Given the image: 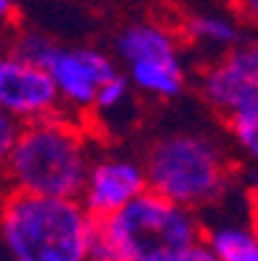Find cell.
Listing matches in <instances>:
<instances>
[{"instance_id":"obj_11","label":"cell","mask_w":258,"mask_h":261,"mask_svg":"<svg viewBox=\"0 0 258 261\" xmlns=\"http://www.w3.org/2000/svg\"><path fill=\"white\" fill-rule=\"evenodd\" d=\"M185 34L187 40L199 48H216V51H227L230 46H236L241 40V29L233 17L224 14H193L185 20Z\"/></svg>"},{"instance_id":"obj_15","label":"cell","mask_w":258,"mask_h":261,"mask_svg":"<svg viewBox=\"0 0 258 261\" xmlns=\"http://www.w3.org/2000/svg\"><path fill=\"white\" fill-rule=\"evenodd\" d=\"M176 261H219V258H216V255L210 253V250H207L201 242H199V244H193V247L187 250V253H182Z\"/></svg>"},{"instance_id":"obj_18","label":"cell","mask_w":258,"mask_h":261,"mask_svg":"<svg viewBox=\"0 0 258 261\" xmlns=\"http://www.w3.org/2000/svg\"><path fill=\"white\" fill-rule=\"evenodd\" d=\"M250 222H252V227L258 230V196L252 199V210H250Z\"/></svg>"},{"instance_id":"obj_16","label":"cell","mask_w":258,"mask_h":261,"mask_svg":"<svg viewBox=\"0 0 258 261\" xmlns=\"http://www.w3.org/2000/svg\"><path fill=\"white\" fill-rule=\"evenodd\" d=\"M239 9L252 29H258V0H239Z\"/></svg>"},{"instance_id":"obj_2","label":"cell","mask_w":258,"mask_h":261,"mask_svg":"<svg viewBox=\"0 0 258 261\" xmlns=\"http://www.w3.org/2000/svg\"><path fill=\"white\" fill-rule=\"evenodd\" d=\"M199 242L196 210L148 188L114 216L94 222L91 261H176Z\"/></svg>"},{"instance_id":"obj_12","label":"cell","mask_w":258,"mask_h":261,"mask_svg":"<svg viewBox=\"0 0 258 261\" xmlns=\"http://www.w3.org/2000/svg\"><path fill=\"white\" fill-rule=\"evenodd\" d=\"M227 122H230L233 145L239 148V153L252 168H258V105L250 108V111H241L236 117H230Z\"/></svg>"},{"instance_id":"obj_7","label":"cell","mask_w":258,"mask_h":261,"mask_svg":"<svg viewBox=\"0 0 258 261\" xmlns=\"http://www.w3.org/2000/svg\"><path fill=\"white\" fill-rule=\"evenodd\" d=\"M45 68L57 85L60 105L80 114L94 111L102 85L119 74L108 54L91 46H57Z\"/></svg>"},{"instance_id":"obj_3","label":"cell","mask_w":258,"mask_h":261,"mask_svg":"<svg viewBox=\"0 0 258 261\" xmlns=\"http://www.w3.org/2000/svg\"><path fill=\"white\" fill-rule=\"evenodd\" d=\"M94 219L80 199L9 190L0 199V244L9 261H88Z\"/></svg>"},{"instance_id":"obj_1","label":"cell","mask_w":258,"mask_h":261,"mask_svg":"<svg viewBox=\"0 0 258 261\" xmlns=\"http://www.w3.org/2000/svg\"><path fill=\"white\" fill-rule=\"evenodd\" d=\"M91 159L88 134L57 111L17 125L0 176L12 190L77 199Z\"/></svg>"},{"instance_id":"obj_5","label":"cell","mask_w":258,"mask_h":261,"mask_svg":"<svg viewBox=\"0 0 258 261\" xmlns=\"http://www.w3.org/2000/svg\"><path fill=\"white\" fill-rule=\"evenodd\" d=\"M116 54L128 68V83L148 97L176 99L187 85V71L176 37L156 23H134L116 34Z\"/></svg>"},{"instance_id":"obj_10","label":"cell","mask_w":258,"mask_h":261,"mask_svg":"<svg viewBox=\"0 0 258 261\" xmlns=\"http://www.w3.org/2000/svg\"><path fill=\"white\" fill-rule=\"evenodd\" d=\"M201 244L219 261H258V230L252 222H219L201 227Z\"/></svg>"},{"instance_id":"obj_4","label":"cell","mask_w":258,"mask_h":261,"mask_svg":"<svg viewBox=\"0 0 258 261\" xmlns=\"http://www.w3.org/2000/svg\"><path fill=\"white\" fill-rule=\"evenodd\" d=\"M148 188L176 204L201 210L221 202L230 188V159L210 134L168 130L150 142L142 159Z\"/></svg>"},{"instance_id":"obj_14","label":"cell","mask_w":258,"mask_h":261,"mask_svg":"<svg viewBox=\"0 0 258 261\" xmlns=\"http://www.w3.org/2000/svg\"><path fill=\"white\" fill-rule=\"evenodd\" d=\"M17 119L14 117H9L3 108H0V156H6V150H9V145H12V139H14V134H17Z\"/></svg>"},{"instance_id":"obj_13","label":"cell","mask_w":258,"mask_h":261,"mask_svg":"<svg viewBox=\"0 0 258 261\" xmlns=\"http://www.w3.org/2000/svg\"><path fill=\"white\" fill-rule=\"evenodd\" d=\"M54 48H57V43H54L48 34H43V32H23L17 37V43H14L12 54L20 57V60H29V63L48 65Z\"/></svg>"},{"instance_id":"obj_19","label":"cell","mask_w":258,"mask_h":261,"mask_svg":"<svg viewBox=\"0 0 258 261\" xmlns=\"http://www.w3.org/2000/svg\"><path fill=\"white\" fill-rule=\"evenodd\" d=\"M0 170H3V156H0Z\"/></svg>"},{"instance_id":"obj_9","label":"cell","mask_w":258,"mask_h":261,"mask_svg":"<svg viewBox=\"0 0 258 261\" xmlns=\"http://www.w3.org/2000/svg\"><path fill=\"white\" fill-rule=\"evenodd\" d=\"M0 108L17 122L63 111L57 85L48 68L20 60L14 54L0 60Z\"/></svg>"},{"instance_id":"obj_8","label":"cell","mask_w":258,"mask_h":261,"mask_svg":"<svg viewBox=\"0 0 258 261\" xmlns=\"http://www.w3.org/2000/svg\"><path fill=\"white\" fill-rule=\"evenodd\" d=\"M148 190L145 168L134 156H94L80 188V204L94 222L114 216L119 207Z\"/></svg>"},{"instance_id":"obj_17","label":"cell","mask_w":258,"mask_h":261,"mask_svg":"<svg viewBox=\"0 0 258 261\" xmlns=\"http://www.w3.org/2000/svg\"><path fill=\"white\" fill-rule=\"evenodd\" d=\"M14 9H17V0H0V26H6L14 17Z\"/></svg>"},{"instance_id":"obj_20","label":"cell","mask_w":258,"mask_h":261,"mask_svg":"<svg viewBox=\"0 0 258 261\" xmlns=\"http://www.w3.org/2000/svg\"><path fill=\"white\" fill-rule=\"evenodd\" d=\"M88 261H91V258H88Z\"/></svg>"},{"instance_id":"obj_6","label":"cell","mask_w":258,"mask_h":261,"mask_svg":"<svg viewBox=\"0 0 258 261\" xmlns=\"http://www.w3.org/2000/svg\"><path fill=\"white\" fill-rule=\"evenodd\" d=\"M201 97L224 119L258 105V43H236L201 74Z\"/></svg>"}]
</instances>
